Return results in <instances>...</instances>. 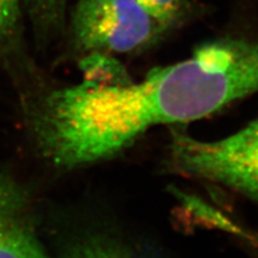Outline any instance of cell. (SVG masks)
Listing matches in <instances>:
<instances>
[{"mask_svg": "<svg viewBox=\"0 0 258 258\" xmlns=\"http://www.w3.org/2000/svg\"><path fill=\"white\" fill-rule=\"evenodd\" d=\"M258 93V42L222 39L188 59L153 69L139 83L87 80L51 94L40 138L55 164H91L129 147L152 127L206 117Z\"/></svg>", "mask_w": 258, "mask_h": 258, "instance_id": "1", "label": "cell"}, {"mask_svg": "<svg viewBox=\"0 0 258 258\" xmlns=\"http://www.w3.org/2000/svg\"><path fill=\"white\" fill-rule=\"evenodd\" d=\"M168 155L174 172L258 201V117L217 140H198L173 133Z\"/></svg>", "mask_w": 258, "mask_h": 258, "instance_id": "2", "label": "cell"}, {"mask_svg": "<svg viewBox=\"0 0 258 258\" xmlns=\"http://www.w3.org/2000/svg\"><path fill=\"white\" fill-rule=\"evenodd\" d=\"M72 26L84 50L117 53L147 46L169 27L137 0H80Z\"/></svg>", "mask_w": 258, "mask_h": 258, "instance_id": "3", "label": "cell"}, {"mask_svg": "<svg viewBox=\"0 0 258 258\" xmlns=\"http://www.w3.org/2000/svg\"><path fill=\"white\" fill-rule=\"evenodd\" d=\"M26 194L0 170V258H52L37 236Z\"/></svg>", "mask_w": 258, "mask_h": 258, "instance_id": "4", "label": "cell"}, {"mask_svg": "<svg viewBox=\"0 0 258 258\" xmlns=\"http://www.w3.org/2000/svg\"><path fill=\"white\" fill-rule=\"evenodd\" d=\"M63 258H129L109 241L90 239L68 249Z\"/></svg>", "mask_w": 258, "mask_h": 258, "instance_id": "5", "label": "cell"}, {"mask_svg": "<svg viewBox=\"0 0 258 258\" xmlns=\"http://www.w3.org/2000/svg\"><path fill=\"white\" fill-rule=\"evenodd\" d=\"M154 18L170 26L179 16L183 0H137Z\"/></svg>", "mask_w": 258, "mask_h": 258, "instance_id": "6", "label": "cell"}, {"mask_svg": "<svg viewBox=\"0 0 258 258\" xmlns=\"http://www.w3.org/2000/svg\"><path fill=\"white\" fill-rule=\"evenodd\" d=\"M21 3L22 0H0V41L15 31L21 15Z\"/></svg>", "mask_w": 258, "mask_h": 258, "instance_id": "7", "label": "cell"}, {"mask_svg": "<svg viewBox=\"0 0 258 258\" xmlns=\"http://www.w3.org/2000/svg\"><path fill=\"white\" fill-rule=\"evenodd\" d=\"M28 3L40 11L51 12L54 9H57L63 3L64 0H28Z\"/></svg>", "mask_w": 258, "mask_h": 258, "instance_id": "8", "label": "cell"}]
</instances>
